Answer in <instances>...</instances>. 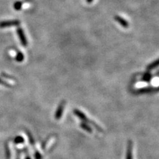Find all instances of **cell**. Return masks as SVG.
Listing matches in <instances>:
<instances>
[{
    "label": "cell",
    "mask_w": 159,
    "mask_h": 159,
    "mask_svg": "<svg viewBox=\"0 0 159 159\" xmlns=\"http://www.w3.org/2000/svg\"><path fill=\"white\" fill-rule=\"evenodd\" d=\"M73 111H74V113L75 114V115L80 119H81V120L82 121V122H85V123H87L91 124V125H93L94 127H95L96 129V130L98 131L99 132H101V133L103 132V129L100 126H99L96 122H94L93 121L91 120V119H88L87 117V116L82 111H81L80 110H79V109H74Z\"/></svg>",
    "instance_id": "6da1fadb"
},
{
    "label": "cell",
    "mask_w": 159,
    "mask_h": 159,
    "mask_svg": "<svg viewBox=\"0 0 159 159\" xmlns=\"http://www.w3.org/2000/svg\"><path fill=\"white\" fill-rule=\"evenodd\" d=\"M66 101L65 100H62L61 103H59V105L57 109L55 114H54V118L57 120H59L60 119H61L62 116V114L64 110V108H65L66 106Z\"/></svg>",
    "instance_id": "7a4b0ae2"
},
{
    "label": "cell",
    "mask_w": 159,
    "mask_h": 159,
    "mask_svg": "<svg viewBox=\"0 0 159 159\" xmlns=\"http://www.w3.org/2000/svg\"><path fill=\"white\" fill-rule=\"evenodd\" d=\"M21 24L19 20H9L0 22V28H7L15 26H19Z\"/></svg>",
    "instance_id": "3957f363"
},
{
    "label": "cell",
    "mask_w": 159,
    "mask_h": 159,
    "mask_svg": "<svg viewBox=\"0 0 159 159\" xmlns=\"http://www.w3.org/2000/svg\"><path fill=\"white\" fill-rule=\"evenodd\" d=\"M17 35L19 37V39L20 40V42H21V44L23 47H27L28 45V41L27 37L25 34V33L23 31V30L21 27H18L17 29Z\"/></svg>",
    "instance_id": "277c9868"
},
{
    "label": "cell",
    "mask_w": 159,
    "mask_h": 159,
    "mask_svg": "<svg viewBox=\"0 0 159 159\" xmlns=\"http://www.w3.org/2000/svg\"><path fill=\"white\" fill-rule=\"evenodd\" d=\"M133 142L131 140H129L127 142L125 159H133Z\"/></svg>",
    "instance_id": "5b68a950"
},
{
    "label": "cell",
    "mask_w": 159,
    "mask_h": 159,
    "mask_svg": "<svg viewBox=\"0 0 159 159\" xmlns=\"http://www.w3.org/2000/svg\"><path fill=\"white\" fill-rule=\"evenodd\" d=\"M114 19H115L116 21L121 25L123 27V28H128L129 27V24L128 23V21H127L125 19L122 18L121 17L119 16H116L114 17Z\"/></svg>",
    "instance_id": "8992f818"
},
{
    "label": "cell",
    "mask_w": 159,
    "mask_h": 159,
    "mask_svg": "<svg viewBox=\"0 0 159 159\" xmlns=\"http://www.w3.org/2000/svg\"><path fill=\"white\" fill-rule=\"evenodd\" d=\"M158 66H159V58H158L155 61L152 62V63L149 64V65H148L147 67V69L148 71H149V70H152L155 69Z\"/></svg>",
    "instance_id": "52a82bcc"
},
{
    "label": "cell",
    "mask_w": 159,
    "mask_h": 159,
    "mask_svg": "<svg viewBox=\"0 0 159 159\" xmlns=\"http://www.w3.org/2000/svg\"><path fill=\"white\" fill-rule=\"evenodd\" d=\"M151 78H152L151 74L148 71H147V72L144 74V75L142 78V81L145 82H151Z\"/></svg>",
    "instance_id": "ba28073f"
},
{
    "label": "cell",
    "mask_w": 159,
    "mask_h": 159,
    "mask_svg": "<svg viewBox=\"0 0 159 159\" xmlns=\"http://www.w3.org/2000/svg\"><path fill=\"white\" fill-rule=\"evenodd\" d=\"M80 127L82 129H83L84 130H85L86 131L89 133H92L93 130L92 127H90V126H89L88 125L87 123H85V122H82L80 123Z\"/></svg>",
    "instance_id": "9c48e42d"
},
{
    "label": "cell",
    "mask_w": 159,
    "mask_h": 159,
    "mask_svg": "<svg viewBox=\"0 0 159 159\" xmlns=\"http://www.w3.org/2000/svg\"><path fill=\"white\" fill-rule=\"evenodd\" d=\"M24 58H25V57H24V54H23V52L21 51H17V54L16 56V61L17 62H21L24 61Z\"/></svg>",
    "instance_id": "30bf717a"
},
{
    "label": "cell",
    "mask_w": 159,
    "mask_h": 159,
    "mask_svg": "<svg viewBox=\"0 0 159 159\" xmlns=\"http://www.w3.org/2000/svg\"><path fill=\"white\" fill-rule=\"evenodd\" d=\"M22 6H23V2L18 1V2H16L14 3L13 8L15 10H16V11H19V10L21 9Z\"/></svg>",
    "instance_id": "8fae6325"
},
{
    "label": "cell",
    "mask_w": 159,
    "mask_h": 159,
    "mask_svg": "<svg viewBox=\"0 0 159 159\" xmlns=\"http://www.w3.org/2000/svg\"><path fill=\"white\" fill-rule=\"evenodd\" d=\"M0 85L3 86L7 87V88H11V84H9L8 82H7L6 81H5L4 80H3L1 78H0Z\"/></svg>",
    "instance_id": "7c38bea8"
},
{
    "label": "cell",
    "mask_w": 159,
    "mask_h": 159,
    "mask_svg": "<svg viewBox=\"0 0 159 159\" xmlns=\"http://www.w3.org/2000/svg\"><path fill=\"white\" fill-rule=\"evenodd\" d=\"M1 75H2V76H3L4 78L7 79V80H12V81H13V82H16V79H15L14 78H13V77L11 76L7 75V74L2 73Z\"/></svg>",
    "instance_id": "4fadbf2b"
},
{
    "label": "cell",
    "mask_w": 159,
    "mask_h": 159,
    "mask_svg": "<svg viewBox=\"0 0 159 159\" xmlns=\"http://www.w3.org/2000/svg\"><path fill=\"white\" fill-rule=\"evenodd\" d=\"M15 143L16 144H20V143H23L24 142V139L21 136H18L16 139H15L14 141Z\"/></svg>",
    "instance_id": "5bb4252c"
},
{
    "label": "cell",
    "mask_w": 159,
    "mask_h": 159,
    "mask_svg": "<svg viewBox=\"0 0 159 159\" xmlns=\"http://www.w3.org/2000/svg\"><path fill=\"white\" fill-rule=\"evenodd\" d=\"M27 135L29 137V140H30V142L31 143V144H34V141H33V137L32 135H31V133H30L29 131H27Z\"/></svg>",
    "instance_id": "9a60e30c"
},
{
    "label": "cell",
    "mask_w": 159,
    "mask_h": 159,
    "mask_svg": "<svg viewBox=\"0 0 159 159\" xmlns=\"http://www.w3.org/2000/svg\"><path fill=\"white\" fill-rule=\"evenodd\" d=\"M92 1H93V0H86V2H88V3H92Z\"/></svg>",
    "instance_id": "2e32d148"
}]
</instances>
